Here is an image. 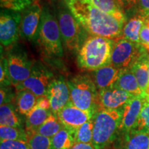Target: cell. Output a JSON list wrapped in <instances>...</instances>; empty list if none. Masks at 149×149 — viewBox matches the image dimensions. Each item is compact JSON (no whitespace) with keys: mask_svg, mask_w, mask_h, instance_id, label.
<instances>
[{"mask_svg":"<svg viewBox=\"0 0 149 149\" xmlns=\"http://www.w3.org/2000/svg\"><path fill=\"white\" fill-rule=\"evenodd\" d=\"M0 149H30L29 142L21 140L1 141Z\"/></svg>","mask_w":149,"mask_h":149,"instance_id":"cell-33","label":"cell"},{"mask_svg":"<svg viewBox=\"0 0 149 149\" xmlns=\"http://www.w3.org/2000/svg\"><path fill=\"white\" fill-rule=\"evenodd\" d=\"M124 10H128L137 5L138 0H117Z\"/></svg>","mask_w":149,"mask_h":149,"instance_id":"cell-37","label":"cell"},{"mask_svg":"<svg viewBox=\"0 0 149 149\" xmlns=\"http://www.w3.org/2000/svg\"><path fill=\"white\" fill-rule=\"evenodd\" d=\"M21 12L1 9L0 15V41L3 46L13 45L19 36Z\"/></svg>","mask_w":149,"mask_h":149,"instance_id":"cell-10","label":"cell"},{"mask_svg":"<svg viewBox=\"0 0 149 149\" xmlns=\"http://www.w3.org/2000/svg\"><path fill=\"white\" fill-rule=\"evenodd\" d=\"M52 113L51 104L44 96L38 99L36 106L26 116V130L27 133L35 132Z\"/></svg>","mask_w":149,"mask_h":149,"instance_id":"cell-16","label":"cell"},{"mask_svg":"<svg viewBox=\"0 0 149 149\" xmlns=\"http://www.w3.org/2000/svg\"><path fill=\"white\" fill-rule=\"evenodd\" d=\"M137 10L139 15L146 19L149 15V0H138Z\"/></svg>","mask_w":149,"mask_h":149,"instance_id":"cell-36","label":"cell"},{"mask_svg":"<svg viewBox=\"0 0 149 149\" xmlns=\"http://www.w3.org/2000/svg\"><path fill=\"white\" fill-rule=\"evenodd\" d=\"M46 1H50V2H52V1H60V0H46Z\"/></svg>","mask_w":149,"mask_h":149,"instance_id":"cell-41","label":"cell"},{"mask_svg":"<svg viewBox=\"0 0 149 149\" xmlns=\"http://www.w3.org/2000/svg\"><path fill=\"white\" fill-rule=\"evenodd\" d=\"M140 45L149 53V25L144 23L139 33Z\"/></svg>","mask_w":149,"mask_h":149,"instance_id":"cell-34","label":"cell"},{"mask_svg":"<svg viewBox=\"0 0 149 149\" xmlns=\"http://www.w3.org/2000/svg\"><path fill=\"white\" fill-rule=\"evenodd\" d=\"M0 137L1 141L21 140L28 141L29 134L22 128L0 126Z\"/></svg>","mask_w":149,"mask_h":149,"instance_id":"cell-27","label":"cell"},{"mask_svg":"<svg viewBox=\"0 0 149 149\" xmlns=\"http://www.w3.org/2000/svg\"><path fill=\"white\" fill-rule=\"evenodd\" d=\"M124 107L119 109H99L93 116L92 144L95 149H106L114 141L120 130Z\"/></svg>","mask_w":149,"mask_h":149,"instance_id":"cell-3","label":"cell"},{"mask_svg":"<svg viewBox=\"0 0 149 149\" xmlns=\"http://www.w3.org/2000/svg\"><path fill=\"white\" fill-rule=\"evenodd\" d=\"M53 79V74L44 65L34 64L30 76L25 81L17 86V92L28 90L40 98L46 95L48 86Z\"/></svg>","mask_w":149,"mask_h":149,"instance_id":"cell-9","label":"cell"},{"mask_svg":"<svg viewBox=\"0 0 149 149\" xmlns=\"http://www.w3.org/2000/svg\"><path fill=\"white\" fill-rule=\"evenodd\" d=\"M146 99V95L134 96L124 106L120 130L128 135L135 128Z\"/></svg>","mask_w":149,"mask_h":149,"instance_id":"cell-14","label":"cell"},{"mask_svg":"<svg viewBox=\"0 0 149 149\" xmlns=\"http://www.w3.org/2000/svg\"><path fill=\"white\" fill-rule=\"evenodd\" d=\"M14 97V94L11 88L9 86H1L0 91V104L2 105L4 104L12 103L13 98Z\"/></svg>","mask_w":149,"mask_h":149,"instance_id":"cell-35","label":"cell"},{"mask_svg":"<svg viewBox=\"0 0 149 149\" xmlns=\"http://www.w3.org/2000/svg\"><path fill=\"white\" fill-rule=\"evenodd\" d=\"M70 149H95L92 144H82V143H74Z\"/></svg>","mask_w":149,"mask_h":149,"instance_id":"cell-38","label":"cell"},{"mask_svg":"<svg viewBox=\"0 0 149 149\" xmlns=\"http://www.w3.org/2000/svg\"><path fill=\"white\" fill-rule=\"evenodd\" d=\"M148 58V53L146 51H144L130 68L137 80L139 87L144 94H146L145 93L149 84Z\"/></svg>","mask_w":149,"mask_h":149,"instance_id":"cell-19","label":"cell"},{"mask_svg":"<svg viewBox=\"0 0 149 149\" xmlns=\"http://www.w3.org/2000/svg\"><path fill=\"white\" fill-rule=\"evenodd\" d=\"M145 23L148 24V25H149V15L147 17L146 19H145Z\"/></svg>","mask_w":149,"mask_h":149,"instance_id":"cell-40","label":"cell"},{"mask_svg":"<svg viewBox=\"0 0 149 149\" xmlns=\"http://www.w3.org/2000/svg\"><path fill=\"white\" fill-rule=\"evenodd\" d=\"M43 7L40 0L22 11L20 22V37L29 41L34 40L37 37L40 29Z\"/></svg>","mask_w":149,"mask_h":149,"instance_id":"cell-11","label":"cell"},{"mask_svg":"<svg viewBox=\"0 0 149 149\" xmlns=\"http://www.w3.org/2000/svg\"><path fill=\"white\" fill-rule=\"evenodd\" d=\"M145 51L146 50L140 44L120 37L114 40L111 54V64L122 70L131 68Z\"/></svg>","mask_w":149,"mask_h":149,"instance_id":"cell-7","label":"cell"},{"mask_svg":"<svg viewBox=\"0 0 149 149\" xmlns=\"http://www.w3.org/2000/svg\"><path fill=\"white\" fill-rule=\"evenodd\" d=\"M145 23V19L139 15L134 16L130 18L123 28L122 38L126 39L135 44H140L139 42V33Z\"/></svg>","mask_w":149,"mask_h":149,"instance_id":"cell-20","label":"cell"},{"mask_svg":"<svg viewBox=\"0 0 149 149\" xmlns=\"http://www.w3.org/2000/svg\"><path fill=\"white\" fill-rule=\"evenodd\" d=\"M46 97L51 104V110L57 115L70 102V93L68 82L64 78L54 79L48 86Z\"/></svg>","mask_w":149,"mask_h":149,"instance_id":"cell-13","label":"cell"},{"mask_svg":"<svg viewBox=\"0 0 149 149\" xmlns=\"http://www.w3.org/2000/svg\"><path fill=\"white\" fill-rule=\"evenodd\" d=\"M0 83L1 86H10V85H12L8 61L6 57H3L2 54H1V61H0Z\"/></svg>","mask_w":149,"mask_h":149,"instance_id":"cell-32","label":"cell"},{"mask_svg":"<svg viewBox=\"0 0 149 149\" xmlns=\"http://www.w3.org/2000/svg\"><path fill=\"white\" fill-rule=\"evenodd\" d=\"M71 13L89 34L116 40L122 37L125 15H111L97 8L91 0H64Z\"/></svg>","mask_w":149,"mask_h":149,"instance_id":"cell-1","label":"cell"},{"mask_svg":"<svg viewBox=\"0 0 149 149\" xmlns=\"http://www.w3.org/2000/svg\"><path fill=\"white\" fill-rule=\"evenodd\" d=\"M146 93V96L147 100H148L149 101V84H148V87H147V88L146 90V93Z\"/></svg>","mask_w":149,"mask_h":149,"instance_id":"cell-39","label":"cell"},{"mask_svg":"<svg viewBox=\"0 0 149 149\" xmlns=\"http://www.w3.org/2000/svg\"><path fill=\"white\" fill-rule=\"evenodd\" d=\"M6 59L12 85L16 87L29 77L34 64L26 52L18 46L11 48L8 52Z\"/></svg>","mask_w":149,"mask_h":149,"instance_id":"cell-8","label":"cell"},{"mask_svg":"<svg viewBox=\"0 0 149 149\" xmlns=\"http://www.w3.org/2000/svg\"><path fill=\"white\" fill-rule=\"evenodd\" d=\"M36 0H0L1 8L15 12H22Z\"/></svg>","mask_w":149,"mask_h":149,"instance_id":"cell-31","label":"cell"},{"mask_svg":"<svg viewBox=\"0 0 149 149\" xmlns=\"http://www.w3.org/2000/svg\"><path fill=\"white\" fill-rule=\"evenodd\" d=\"M130 133H149V101L145 100L137 124Z\"/></svg>","mask_w":149,"mask_h":149,"instance_id":"cell-29","label":"cell"},{"mask_svg":"<svg viewBox=\"0 0 149 149\" xmlns=\"http://www.w3.org/2000/svg\"><path fill=\"white\" fill-rule=\"evenodd\" d=\"M122 70V69L117 68L111 64L96 70L94 74V81L98 91L113 86Z\"/></svg>","mask_w":149,"mask_h":149,"instance_id":"cell-17","label":"cell"},{"mask_svg":"<svg viewBox=\"0 0 149 149\" xmlns=\"http://www.w3.org/2000/svg\"><path fill=\"white\" fill-rule=\"evenodd\" d=\"M95 113L80 109L70 102L56 115L64 128L72 134L79 126L91 120Z\"/></svg>","mask_w":149,"mask_h":149,"instance_id":"cell-12","label":"cell"},{"mask_svg":"<svg viewBox=\"0 0 149 149\" xmlns=\"http://www.w3.org/2000/svg\"><path fill=\"white\" fill-rule=\"evenodd\" d=\"M148 72H149V58H148Z\"/></svg>","mask_w":149,"mask_h":149,"instance_id":"cell-42","label":"cell"},{"mask_svg":"<svg viewBox=\"0 0 149 149\" xmlns=\"http://www.w3.org/2000/svg\"><path fill=\"white\" fill-rule=\"evenodd\" d=\"M97 8L111 15H121L124 10L117 0H91Z\"/></svg>","mask_w":149,"mask_h":149,"instance_id":"cell-28","label":"cell"},{"mask_svg":"<svg viewBox=\"0 0 149 149\" xmlns=\"http://www.w3.org/2000/svg\"><path fill=\"white\" fill-rule=\"evenodd\" d=\"M37 41L46 54L62 57L63 44L59 24L48 7H43Z\"/></svg>","mask_w":149,"mask_h":149,"instance_id":"cell-5","label":"cell"},{"mask_svg":"<svg viewBox=\"0 0 149 149\" xmlns=\"http://www.w3.org/2000/svg\"><path fill=\"white\" fill-rule=\"evenodd\" d=\"M70 102L84 111L97 112L99 109V91L95 83L88 74H78L68 81Z\"/></svg>","mask_w":149,"mask_h":149,"instance_id":"cell-4","label":"cell"},{"mask_svg":"<svg viewBox=\"0 0 149 149\" xmlns=\"http://www.w3.org/2000/svg\"><path fill=\"white\" fill-rule=\"evenodd\" d=\"M113 86L122 89L135 96L146 95L139 87L137 80L130 68L122 70L120 77Z\"/></svg>","mask_w":149,"mask_h":149,"instance_id":"cell-18","label":"cell"},{"mask_svg":"<svg viewBox=\"0 0 149 149\" xmlns=\"http://www.w3.org/2000/svg\"><path fill=\"white\" fill-rule=\"evenodd\" d=\"M135 95L115 86L99 91V109L114 110L124 106Z\"/></svg>","mask_w":149,"mask_h":149,"instance_id":"cell-15","label":"cell"},{"mask_svg":"<svg viewBox=\"0 0 149 149\" xmlns=\"http://www.w3.org/2000/svg\"><path fill=\"white\" fill-rule=\"evenodd\" d=\"M125 137L123 149H149V133H130Z\"/></svg>","mask_w":149,"mask_h":149,"instance_id":"cell-24","label":"cell"},{"mask_svg":"<svg viewBox=\"0 0 149 149\" xmlns=\"http://www.w3.org/2000/svg\"><path fill=\"white\" fill-rule=\"evenodd\" d=\"M74 143L72 134L64 128L51 139V149H70Z\"/></svg>","mask_w":149,"mask_h":149,"instance_id":"cell-26","label":"cell"},{"mask_svg":"<svg viewBox=\"0 0 149 149\" xmlns=\"http://www.w3.org/2000/svg\"><path fill=\"white\" fill-rule=\"evenodd\" d=\"M94 120L93 118L77 128L72 133L74 142L82 144H92L93 137Z\"/></svg>","mask_w":149,"mask_h":149,"instance_id":"cell-25","label":"cell"},{"mask_svg":"<svg viewBox=\"0 0 149 149\" xmlns=\"http://www.w3.org/2000/svg\"><path fill=\"white\" fill-rule=\"evenodd\" d=\"M38 97L28 90L17 92L16 105L17 111L22 115H26L34 108L38 101Z\"/></svg>","mask_w":149,"mask_h":149,"instance_id":"cell-22","label":"cell"},{"mask_svg":"<svg viewBox=\"0 0 149 149\" xmlns=\"http://www.w3.org/2000/svg\"><path fill=\"white\" fill-rule=\"evenodd\" d=\"M57 22L62 42L66 49L70 51H79L83 43L82 27L71 13L64 0L57 10Z\"/></svg>","mask_w":149,"mask_h":149,"instance_id":"cell-6","label":"cell"},{"mask_svg":"<svg viewBox=\"0 0 149 149\" xmlns=\"http://www.w3.org/2000/svg\"><path fill=\"white\" fill-rule=\"evenodd\" d=\"M63 128L64 126L59 122L57 115L52 113L45 122L35 130V133L51 139Z\"/></svg>","mask_w":149,"mask_h":149,"instance_id":"cell-23","label":"cell"},{"mask_svg":"<svg viewBox=\"0 0 149 149\" xmlns=\"http://www.w3.org/2000/svg\"><path fill=\"white\" fill-rule=\"evenodd\" d=\"M30 149H51V139L35 132L28 133Z\"/></svg>","mask_w":149,"mask_h":149,"instance_id":"cell-30","label":"cell"},{"mask_svg":"<svg viewBox=\"0 0 149 149\" xmlns=\"http://www.w3.org/2000/svg\"><path fill=\"white\" fill-rule=\"evenodd\" d=\"M114 40L91 35L84 41L77 51V63L81 68L95 70L111 64Z\"/></svg>","mask_w":149,"mask_h":149,"instance_id":"cell-2","label":"cell"},{"mask_svg":"<svg viewBox=\"0 0 149 149\" xmlns=\"http://www.w3.org/2000/svg\"><path fill=\"white\" fill-rule=\"evenodd\" d=\"M0 126L22 128L21 119L12 103L2 104L0 107Z\"/></svg>","mask_w":149,"mask_h":149,"instance_id":"cell-21","label":"cell"}]
</instances>
